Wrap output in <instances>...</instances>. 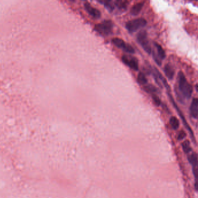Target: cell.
<instances>
[{
    "instance_id": "44dd1931",
    "label": "cell",
    "mask_w": 198,
    "mask_h": 198,
    "mask_svg": "<svg viewBox=\"0 0 198 198\" xmlns=\"http://www.w3.org/2000/svg\"><path fill=\"white\" fill-rule=\"evenodd\" d=\"M186 137V133L184 132V131H181L180 133L178 134V140H182L184 139V138Z\"/></svg>"
},
{
    "instance_id": "52a82bcc",
    "label": "cell",
    "mask_w": 198,
    "mask_h": 198,
    "mask_svg": "<svg viewBox=\"0 0 198 198\" xmlns=\"http://www.w3.org/2000/svg\"><path fill=\"white\" fill-rule=\"evenodd\" d=\"M167 92H168V95H169V97H170V99L171 100V101L172 102V104H173L174 107H175V109H176V110L177 111L178 115H179L181 117V118L182 120V121H183L184 124V125L186 126V127L187 128V129H188V130L190 131V132L191 134L192 135V131H191V129L190 128V126L188 125V124H187V121H186V120H185L184 116L183 115V114H182V113L181 110L180 109L179 107H178L177 105L175 103V101H174V100L173 98L172 94H170V92L169 91H168Z\"/></svg>"
},
{
    "instance_id": "8fae6325",
    "label": "cell",
    "mask_w": 198,
    "mask_h": 198,
    "mask_svg": "<svg viewBox=\"0 0 198 198\" xmlns=\"http://www.w3.org/2000/svg\"><path fill=\"white\" fill-rule=\"evenodd\" d=\"M143 5L144 4L142 2H140L135 4L131 9V14L132 15H138L143 7Z\"/></svg>"
},
{
    "instance_id": "2e32d148",
    "label": "cell",
    "mask_w": 198,
    "mask_h": 198,
    "mask_svg": "<svg viewBox=\"0 0 198 198\" xmlns=\"http://www.w3.org/2000/svg\"><path fill=\"white\" fill-rule=\"evenodd\" d=\"M182 149H183V150H184V151L185 153H188L190 151L191 148H190V142L188 141L187 140L184 141L182 143Z\"/></svg>"
},
{
    "instance_id": "7a4b0ae2",
    "label": "cell",
    "mask_w": 198,
    "mask_h": 198,
    "mask_svg": "<svg viewBox=\"0 0 198 198\" xmlns=\"http://www.w3.org/2000/svg\"><path fill=\"white\" fill-rule=\"evenodd\" d=\"M147 22L145 19L138 18L130 20L126 23V29L131 33L135 32L141 27L147 25Z\"/></svg>"
},
{
    "instance_id": "ba28073f",
    "label": "cell",
    "mask_w": 198,
    "mask_h": 198,
    "mask_svg": "<svg viewBox=\"0 0 198 198\" xmlns=\"http://www.w3.org/2000/svg\"><path fill=\"white\" fill-rule=\"evenodd\" d=\"M84 8L86 11L93 17L99 18L101 17V12L99 10L92 7L88 2H85Z\"/></svg>"
},
{
    "instance_id": "e0dca14e",
    "label": "cell",
    "mask_w": 198,
    "mask_h": 198,
    "mask_svg": "<svg viewBox=\"0 0 198 198\" xmlns=\"http://www.w3.org/2000/svg\"><path fill=\"white\" fill-rule=\"evenodd\" d=\"M99 2L104 4L105 7L110 11H112L114 9V5L112 2L110 1H99Z\"/></svg>"
},
{
    "instance_id": "5bb4252c",
    "label": "cell",
    "mask_w": 198,
    "mask_h": 198,
    "mask_svg": "<svg viewBox=\"0 0 198 198\" xmlns=\"http://www.w3.org/2000/svg\"><path fill=\"white\" fill-rule=\"evenodd\" d=\"M137 79H138V83H140V84H142V85L146 84L147 83H148V80H147V79L146 76H145V74H143L142 73H139L138 76V77H137Z\"/></svg>"
},
{
    "instance_id": "9a60e30c",
    "label": "cell",
    "mask_w": 198,
    "mask_h": 198,
    "mask_svg": "<svg viewBox=\"0 0 198 198\" xmlns=\"http://www.w3.org/2000/svg\"><path fill=\"white\" fill-rule=\"evenodd\" d=\"M190 163L195 167H196L197 165H198V157H197V155L195 153H193L192 154L188 159Z\"/></svg>"
},
{
    "instance_id": "8992f818",
    "label": "cell",
    "mask_w": 198,
    "mask_h": 198,
    "mask_svg": "<svg viewBox=\"0 0 198 198\" xmlns=\"http://www.w3.org/2000/svg\"><path fill=\"white\" fill-rule=\"evenodd\" d=\"M122 60L125 65L129 66L131 69L137 71L138 70V62L135 59L133 58L128 57L125 55L122 57Z\"/></svg>"
},
{
    "instance_id": "30bf717a",
    "label": "cell",
    "mask_w": 198,
    "mask_h": 198,
    "mask_svg": "<svg viewBox=\"0 0 198 198\" xmlns=\"http://www.w3.org/2000/svg\"><path fill=\"white\" fill-rule=\"evenodd\" d=\"M164 72L165 73L166 76L170 80H172L173 79L174 76L175 74V71L172 66H170L168 64L166 65L164 68Z\"/></svg>"
},
{
    "instance_id": "d6986e66",
    "label": "cell",
    "mask_w": 198,
    "mask_h": 198,
    "mask_svg": "<svg viewBox=\"0 0 198 198\" xmlns=\"http://www.w3.org/2000/svg\"><path fill=\"white\" fill-rule=\"evenodd\" d=\"M126 2H125V1H115L114 3L115 4V5L117 6V7H119L120 8L125 9L126 8V6H127V5L125 4Z\"/></svg>"
},
{
    "instance_id": "277c9868",
    "label": "cell",
    "mask_w": 198,
    "mask_h": 198,
    "mask_svg": "<svg viewBox=\"0 0 198 198\" xmlns=\"http://www.w3.org/2000/svg\"><path fill=\"white\" fill-rule=\"evenodd\" d=\"M113 25L110 20H105L95 26V30L103 35H109L112 32Z\"/></svg>"
},
{
    "instance_id": "3957f363",
    "label": "cell",
    "mask_w": 198,
    "mask_h": 198,
    "mask_svg": "<svg viewBox=\"0 0 198 198\" xmlns=\"http://www.w3.org/2000/svg\"><path fill=\"white\" fill-rule=\"evenodd\" d=\"M137 41L144 48V50L147 53H148L149 54H150L152 52V48L149 42L147 33L146 31L142 30L139 32L137 36Z\"/></svg>"
},
{
    "instance_id": "4fadbf2b",
    "label": "cell",
    "mask_w": 198,
    "mask_h": 198,
    "mask_svg": "<svg viewBox=\"0 0 198 198\" xmlns=\"http://www.w3.org/2000/svg\"><path fill=\"white\" fill-rule=\"evenodd\" d=\"M170 124L174 130H177L179 128L180 123L177 117L172 116L170 119Z\"/></svg>"
},
{
    "instance_id": "5b68a950",
    "label": "cell",
    "mask_w": 198,
    "mask_h": 198,
    "mask_svg": "<svg viewBox=\"0 0 198 198\" xmlns=\"http://www.w3.org/2000/svg\"><path fill=\"white\" fill-rule=\"evenodd\" d=\"M112 42L117 47L123 50L125 52H127L130 54L134 53V49L130 44H127L122 39H120L119 38H114L112 39Z\"/></svg>"
},
{
    "instance_id": "ac0fdd59",
    "label": "cell",
    "mask_w": 198,
    "mask_h": 198,
    "mask_svg": "<svg viewBox=\"0 0 198 198\" xmlns=\"http://www.w3.org/2000/svg\"><path fill=\"white\" fill-rule=\"evenodd\" d=\"M144 90H145V91L149 92V93L155 92L157 91L156 87L155 86H153V85H148L147 86H145L144 87Z\"/></svg>"
},
{
    "instance_id": "7c38bea8",
    "label": "cell",
    "mask_w": 198,
    "mask_h": 198,
    "mask_svg": "<svg viewBox=\"0 0 198 198\" xmlns=\"http://www.w3.org/2000/svg\"><path fill=\"white\" fill-rule=\"evenodd\" d=\"M155 47L156 48L157 52V56L158 57V58H159L160 59H164L166 57V54L162 47L156 42L155 43Z\"/></svg>"
},
{
    "instance_id": "9c48e42d",
    "label": "cell",
    "mask_w": 198,
    "mask_h": 198,
    "mask_svg": "<svg viewBox=\"0 0 198 198\" xmlns=\"http://www.w3.org/2000/svg\"><path fill=\"white\" fill-rule=\"evenodd\" d=\"M190 113L194 119L198 118V101L196 98H194L192 99L190 107Z\"/></svg>"
},
{
    "instance_id": "6da1fadb",
    "label": "cell",
    "mask_w": 198,
    "mask_h": 198,
    "mask_svg": "<svg viewBox=\"0 0 198 198\" xmlns=\"http://www.w3.org/2000/svg\"><path fill=\"white\" fill-rule=\"evenodd\" d=\"M177 80L178 88L182 95L185 99H190L193 92V88L192 86L187 82L185 75L182 72L178 73Z\"/></svg>"
},
{
    "instance_id": "ffe728a7",
    "label": "cell",
    "mask_w": 198,
    "mask_h": 198,
    "mask_svg": "<svg viewBox=\"0 0 198 198\" xmlns=\"http://www.w3.org/2000/svg\"><path fill=\"white\" fill-rule=\"evenodd\" d=\"M152 98H153V101L155 102V104L157 106H159V105H160V104H161V101H160V99L157 97L156 95H152Z\"/></svg>"
}]
</instances>
